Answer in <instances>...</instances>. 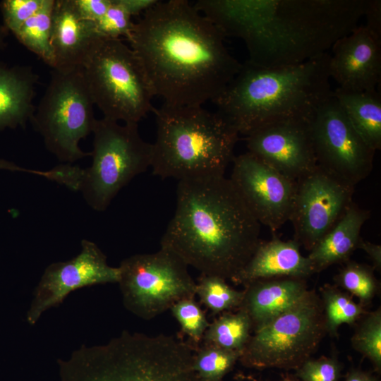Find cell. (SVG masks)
I'll return each mask as SVG.
<instances>
[{"mask_svg":"<svg viewBox=\"0 0 381 381\" xmlns=\"http://www.w3.org/2000/svg\"><path fill=\"white\" fill-rule=\"evenodd\" d=\"M320 291L325 327L332 337L337 335L341 325H355L366 312L365 307L356 303L350 294L335 285L326 284Z\"/></svg>","mask_w":381,"mask_h":381,"instance_id":"484cf974","label":"cell"},{"mask_svg":"<svg viewBox=\"0 0 381 381\" xmlns=\"http://www.w3.org/2000/svg\"><path fill=\"white\" fill-rule=\"evenodd\" d=\"M364 250L373 262L374 270H381V246L363 240L361 238L358 248Z\"/></svg>","mask_w":381,"mask_h":381,"instance_id":"74e56055","label":"cell"},{"mask_svg":"<svg viewBox=\"0 0 381 381\" xmlns=\"http://www.w3.org/2000/svg\"><path fill=\"white\" fill-rule=\"evenodd\" d=\"M229 178L256 220L276 232L289 218L296 181L246 152L234 157Z\"/></svg>","mask_w":381,"mask_h":381,"instance_id":"5bb4252c","label":"cell"},{"mask_svg":"<svg viewBox=\"0 0 381 381\" xmlns=\"http://www.w3.org/2000/svg\"><path fill=\"white\" fill-rule=\"evenodd\" d=\"M282 381H295V380H291L286 379V380H282Z\"/></svg>","mask_w":381,"mask_h":381,"instance_id":"7bdbcfd3","label":"cell"},{"mask_svg":"<svg viewBox=\"0 0 381 381\" xmlns=\"http://www.w3.org/2000/svg\"><path fill=\"white\" fill-rule=\"evenodd\" d=\"M332 95L351 125L375 152L381 149V97L377 90L351 91L337 87Z\"/></svg>","mask_w":381,"mask_h":381,"instance_id":"603a6c76","label":"cell"},{"mask_svg":"<svg viewBox=\"0 0 381 381\" xmlns=\"http://www.w3.org/2000/svg\"><path fill=\"white\" fill-rule=\"evenodd\" d=\"M310 119L282 120L254 131L246 136L248 152L296 181L317 166Z\"/></svg>","mask_w":381,"mask_h":381,"instance_id":"2e32d148","label":"cell"},{"mask_svg":"<svg viewBox=\"0 0 381 381\" xmlns=\"http://www.w3.org/2000/svg\"><path fill=\"white\" fill-rule=\"evenodd\" d=\"M80 16L90 22L96 23L107 12L111 0H73Z\"/></svg>","mask_w":381,"mask_h":381,"instance_id":"d590c367","label":"cell"},{"mask_svg":"<svg viewBox=\"0 0 381 381\" xmlns=\"http://www.w3.org/2000/svg\"><path fill=\"white\" fill-rule=\"evenodd\" d=\"M341 364L335 356L309 358L298 369L296 375L302 381H339Z\"/></svg>","mask_w":381,"mask_h":381,"instance_id":"836d02e7","label":"cell"},{"mask_svg":"<svg viewBox=\"0 0 381 381\" xmlns=\"http://www.w3.org/2000/svg\"><path fill=\"white\" fill-rule=\"evenodd\" d=\"M329 60L327 52L286 67L265 68L246 61L213 103L245 136L277 121L310 119L332 94Z\"/></svg>","mask_w":381,"mask_h":381,"instance_id":"277c9868","label":"cell"},{"mask_svg":"<svg viewBox=\"0 0 381 381\" xmlns=\"http://www.w3.org/2000/svg\"><path fill=\"white\" fill-rule=\"evenodd\" d=\"M253 332L238 360L243 366L298 369L310 358L327 334L319 296L309 290L298 303Z\"/></svg>","mask_w":381,"mask_h":381,"instance_id":"30bf717a","label":"cell"},{"mask_svg":"<svg viewBox=\"0 0 381 381\" xmlns=\"http://www.w3.org/2000/svg\"><path fill=\"white\" fill-rule=\"evenodd\" d=\"M44 0H4L0 10L4 25L13 34L43 6Z\"/></svg>","mask_w":381,"mask_h":381,"instance_id":"d6a6232c","label":"cell"},{"mask_svg":"<svg viewBox=\"0 0 381 381\" xmlns=\"http://www.w3.org/2000/svg\"><path fill=\"white\" fill-rule=\"evenodd\" d=\"M188 265L174 253L160 248L121 261L118 284L124 307L149 320L176 302L195 296L196 282Z\"/></svg>","mask_w":381,"mask_h":381,"instance_id":"8fae6325","label":"cell"},{"mask_svg":"<svg viewBox=\"0 0 381 381\" xmlns=\"http://www.w3.org/2000/svg\"><path fill=\"white\" fill-rule=\"evenodd\" d=\"M224 37L188 1L169 0L144 12L127 40L154 96L196 107L213 102L241 68Z\"/></svg>","mask_w":381,"mask_h":381,"instance_id":"6da1fadb","label":"cell"},{"mask_svg":"<svg viewBox=\"0 0 381 381\" xmlns=\"http://www.w3.org/2000/svg\"><path fill=\"white\" fill-rule=\"evenodd\" d=\"M8 30L4 25L0 23V51L4 49L6 45V39L8 35Z\"/></svg>","mask_w":381,"mask_h":381,"instance_id":"b9f144b4","label":"cell"},{"mask_svg":"<svg viewBox=\"0 0 381 381\" xmlns=\"http://www.w3.org/2000/svg\"><path fill=\"white\" fill-rule=\"evenodd\" d=\"M329 75L339 87L374 91L381 80V40L365 25H358L332 47Z\"/></svg>","mask_w":381,"mask_h":381,"instance_id":"e0dca14e","label":"cell"},{"mask_svg":"<svg viewBox=\"0 0 381 381\" xmlns=\"http://www.w3.org/2000/svg\"><path fill=\"white\" fill-rule=\"evenodd\" d=\"M169 310L179 322L182 333L190 339V344L198 346L210 322L195 297L178 301Z\"/></svg>","mask_w":381,"mask_h":381,"instance_id":"4dcf8cb0","label":"cell"},{"mask_svg":"<svg viewBox=\"0 0 381 381\" xmlns=\"http://www.w3.org/2000/svg\"><path fill=\"white\" fill-rule=\"evenodd\" d=\"M194 351L171 335L123 331L57 363L60 381H203L193 368Z\"/></svg>","mask_w":381,"mask_h":381,"instance_id":"5b68a950","label":"cell"},{"mask_svg":"<svg viewBox=\"0 0 381 381\" xmlns=\"http://www.w3.org/2000/svg\"><path fill=\"white\" fill-rule=\"evenodd\" d=\"M310 124L318 166L353 187L369 176L375 151L354 129L332 94L315 111Z\"/></svg>","mask_w":381,"mask_h":381,"instance_id":"7c38bea8","label":"cell"},{"mask_svg":"<svg viewBox=\"0 0 381 381\" xmlns=\"http://www.w3.org/2000/svg\"><path fill=\"white\" fill-rule=\"evenodd\" d=\"M367 0H199L194 7L224 37L243 40L250 63L265 68L315 59L350 33Z\"/></svg>","mask_w":381,"mask_h":381,"instance_id":"7a4b0ae2","label":"cell"},{"mask_svg":"<svg viewBox=\"0 0 381 381\" xmlns=\"http://www.w3.org/2000/svg\"><path fill=\"white\" fill-rule=\"evenodd\" d=\"M119 269L109 265L96 243L81 241L80 253L73 258L53 262L44 270L33 292L26 314L27 322L35 325L42 314L63 303L72 291L86 286L118 283Z\"/></svg>","mask_w":381,"mask_h":381,"instance_id":"9a60e30c","label":"cell"},{"mask_svg":"<svg viewBox=\"0 0 381 381\" xmlns=\"http://www.w3.org/2000/svg\"><path fill=\"white\" fill-rule=\"evenodd\" d=\"M344 263L334 277L335 286L356 296L363 307L369 305L380 289L374 268L355 261Z\"/></svg>","mask_w":381,"mask_h":381,"instance_id":"83f0119b","label":"cell"},{"mask_svg":"<svg viewBox=\"0 0 381 381\" xmlns=\"http://www.w3.org/2000/svg\"><path fill=\"white\" fill-rule=\"evenodd\" d=\"M300 246L294 239L283 241L275 236L270 241H261L247 263L231 281L244 286L260 279H306L315 271L308 257L301 253Z\"/></svg>","mask_w":381,"mask_h":381,"instance_id":"ac0fdd59","label":"cell"},{"mask_svg":"<svg viewBox=\"0 0 381 381\" xmlns=\"http://www.w3.org/2000/svg\"><path fill=\"white\" fill-rule=\"evenodd\" d=\"M131 16L143 13L155 5L158 0H121Z\"/></svg>","mask_w":381,"mask_h":381,"instance_id":"f35d334b","label":"cell"},{"mask_svg":"<svg viewBox=\"0 0 381 381\" xmlns=\"http://www.w3.org/2000/svg\"><path fill=\"white\" fill-rule=\"evenodd\" d=\"M152 112L157 127L150 167L154 175L179 181L224 175L239 134L220 114L202 106L164 104Z\"/></svg>","mask_w":381,"mask_h":381,"instance_id":"8992f818","label":"cell"},{"mask_svg":"<svg viewBox=\"0 0 381 381\" xmlns=\"http://www.w3.org/2000/svg\"><path fill=\"white\" fill-rule=\"evenodd\" d=\"M131 18L121 0H111L105 14L94 23L95 32L99 38L120 39L122 36L127 38L134 25Z\"/></svg>","mask_w":381,"mask_h":381,"instance_id":"1f68e13d","label":"cell"},{"mask_svg":"<svg viewBox=\"0 0 381 381\" xmlns=\"http://www.w3.org/2000/svg\"><path fill=\"white\" fill-rule=\"evenodd\" d=\"M252 331L250 317L246 311L238 308L236 312H224L210 322L202 342L241 352Z\"/></svg>","mask_w":381,"mask_h":381,"instance_id":"cb8c5ba5","label":"cell"},{"mask_svg":"<svg viewBox=\"0 0 381 381\" xmlns=\"http://www.w3.org/2000/svg\"><path fill=\"white\" fill-rule=\"evenodd\" d=\"M260 226L229 178L185 179L160 245L201 274L231 280L261 241Z\"/></svg>","mask_w":381,"mask_h":381,"instance_id":"3957f363","label":"cell"},{"mask_svg":"<svg viewBox=\"0 0 381 381\" xmlns=\"http://www.w3.org/2000/svg\"><path fill=\"white\" fill-rule=\"evenodd\" d=\"M195 295L211 314L216 315L238 310L243 298V291L234 289L220 277L201 274L196 282Z\"/></svg>","mask_w":381,"mask_h":381,"instance_id":"4316f807","label":"cell"},{"mask_svg":"<svg viewBox=\"0 0 381 381\" xmlns=\"http://www.w3.org/2000/svg\"><path fill=\"white\" fill-rule=\"evenodd\" d=\"M80 66L94 104L104 118L138 124L152 111L154 95L144 71L121 39L95 40Z\"/></svg>","mask_w":381,"mask_h":381,"instance_id":"52a82bcc","label":"cell"},{"mask_svg":"<svg viewBox=\"0 0 381 381\" xmlns=\"http://www.w3.org/2000/svg\"><path fill=\"white\" fill-rule=\"evenodd\" d=\"M94 105L80 65L54 68L30 122L47 150L71 164L90 156L79 143L92 132Z\"/></svg>","mask_w":381,"mask_h":381,"instance_id":"ba28073f","label":"cell"},{"mask_svg":"<svg viewBox=\"0 0 381 381\" xmlns=\"http://www.w3.org/2000/svg\"><path fill=\"white\" fill-rule=\"evenodd\" d=\"M344 381H377V379L368 372L353 370L347 375Z\"/></svg>","mask_w":381,"mask_h":381,"instance_id":"60d3db41","label":"cell"},{"mask_svg":"<svg viewBox=\"0 0 381 381\" xmlns=\"http://www.w3.org/2000/svg\"><path fill=\"white\" fill-rule=\"evenodd\" d=\"M38 78L30 66L0 61V131L24 128L30 121Z\"/></svg>","mask_w":381,"mask_h":381,"instance_id":"44dd1931","label":"cell"},{"mask_svg":"<svg viewBox=\"0 0 381 381\" xmlns=\"http://www.w3.org/2000/svg\"><path fill=\"white\" fill-rule=\"evenodd\" d=\"M239 307L250 317L253 331L298 303L309 291L306 279L281 277L244 286Z\"/></svg>","mask_w":381,"mask_h":381,"instance_id":"ffe728a7","label":"cell"},{"mask_svg":"<svg viewBox=\"0 0 381 381\" xmlns=\"http://www.w3.org/2000/svg\"><path fill=\"white\" fill-rule=\"evenodd\" d=\"M351 343L354 350L366 357L377 370L381 368V310L365 312L358 320Z\"/></svg>","mask_w":381,"mask_h":381,"instance_id":"f546056e","label":"cell"},{"mask_svg":"<svg viewBox=\"0 0 381 381\" xmlns=\"http://www.w3.org/2000/svg\"><path fill=\"white\" fill-rule=\"evenodd\" d=\"M54 1L44 0L42 8L13 34L20 44L52 68L56 66L51 42Z\"/></svg>","mask_w":381,"mask_h":381,"instance_id":"d4e9b609","label":"cell"},{"mask_svg":"<svg viewBox=\"0 0 381 381\" xmlns=\"http://www.w3.org/2000/svg\"><path fill=\"white\" fill-rule=\"evenodd\" d=\"M0 171H22L34 174L38 176L40 174L39 170L25 169L23 167L18 166V164L11 161H8L2 158H0Z\"/></svg>","mask_w":381,"mask_h":381,"instance_id":"ab89813d","label":"cell"},{"mask_svg":"<svg viewBox=\"0 0 381 381\" xmlns=\"http://www.w3.org/2000/svg\"><path fill=\"white\" fill-rule=\"evenodd\" d=\"M363 16L367 20L366 28L381 40V1L367 0Z\"/></svg>","mask_w":381,"mask_h":381,"instance_id":"8d00e7d4","label":"cell"},{"mask_svg":"<svg viewBox=\"0 0 381 381\" xmlns=\"http://www.w3.org/2000/svg\"><path fill=\"white\" fill-rule=\"evenodd\" d=\"M97 38L94 23L80 16L73 0H55L51 37L54 68L80 65Z\"/></svg>","mask_w":381,"mask_h":381,"instance_id":"d6986e66","label":"cell"},{"mask_svg":"<svg viewBox=\"0 0 381 381\" xmlns=\"http://www.w3.org/2000/svg\"><path fill=\"white\" fill-rule=\"evenodd\" d=\"M241 353L203 343L194 351L193 368L203 381H222L239 360Z\"/></svg>","mask_w":381,"mask_h":381,"instance_id":"f1b7e54d","label":"cell"},{"mask_svg":"<svg viewBox=\"0 0 381 381\" xmlns=\"http://www.w3.org/2000/svg\"><path fill=\"white\" fill-rule=\"evenodd\" d=\"M83 170V169L78 165L64 163L44 171L43 177L64 185L72 190L79 191Z\"/></svg>","mask_w":381,"mask_h":381,"instance_id":"e575fe53","label":"cell"},{"mask_svg":"<svg viewBox=\"0 0 381 381\" xmlns=\"http://www.w3.org/2000/svg\"><path fill=\"white\" fill-rule=\"evenodd\" d=\"M91 165L83 170L79 191L93 210H105L119 190L151 167L152 144L140 136L137 123L102 117L92 132Z\"/></svg>","mask_w":381,"mask_h":381,"instance_id":"9c48e42d","label":"cell"},{"mask_svg":"<svg viewBox=\"0 0 381 381\" xmlns=\"http://www.w3.org/2000/svg\"><path fill=\"white\" fill-rule=\"evenodd\" d=\"M370 211L353 202L334 226L310 250L308 258L315 272L337 263L346 262L358 248L361 231Z\"/></svg>","mask_w":381,"mask_h":381,"instance_id":"7402d4cb","label":"cell"},{"mask_svg":"<svg viewBox=\"0 0 381 381\" xmlns=\"http://www.w3.org/2000/svg\"><path fill=\"white\" fill-rule=\"evenodd\" d=\"M355 187L319 166L296 181L289 218L294 239L310 250L334 226L353 202Z\"/></svg>","mask_w":381,"mask_h":381,"instance_id":"4fadbf2b","label":"cell"}]
</instances>
